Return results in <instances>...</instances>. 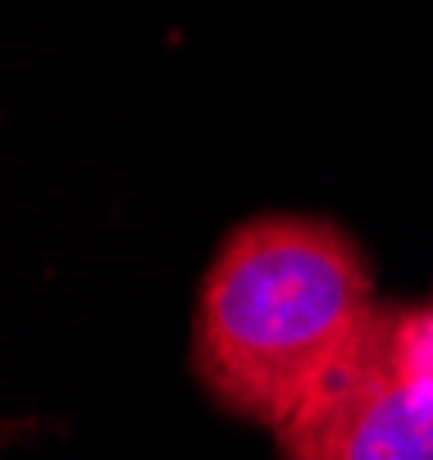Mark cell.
Wrapping results in <instances>:
<instances>
[{"instance_id": "7a4b0ae2", "label": "cell", "mask_w": 433, "mask_h": 460, "mask_svg": "<svg viewBox=\"0 0 433 460\" xmlns=\"http://www.w3.org/2000/svg\"><path fill=\"white\" fill-rule=\"evenodd\" d=\"M274 438L278 460H433V305L379 301Z\"/></svg>"}, {"instance_id": "6da1fadb", "label": "cell", "mask_w": 433, "mask_h": 460, "mask_svg": "<svg viewBox=\"0 0 433 460\" xmlns=\"http://www.w3.org/2000/svg\"><path fill=\"white\" fill-rule=\"evenodd\" d=\"M375 265L329 215L233 224L197 288L192 374L233 420L278 429L375 310Z\"/></svg>"}]
</instances>
